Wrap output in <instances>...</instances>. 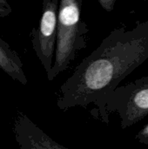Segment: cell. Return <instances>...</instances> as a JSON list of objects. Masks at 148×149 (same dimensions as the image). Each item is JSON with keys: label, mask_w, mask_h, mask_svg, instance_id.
<instances>
[{"label": "cell", "mask_w": 148, "mask_h": 149, "mask_svg": "<svg viewBox=\"0 0 148 149\" xmlns=\"http://www.w3.org/2000/svg\"><path fill=\"white\" fill-rule=\"evenodd\" d=\"M148 58V20L113 29L62 84L57 107L65 111L94 104L98 109L130 73Z\"/></svg>", "instance_id": "obj_1"}, {"label": "cell", "mask_w": 148, "mask_h": 149, "mask_svg": "<svg viewBox=\"0 0 148 149\" xmlns=\"http://www.w3.org/2000/svg\"><path fill=\"white\" fill-rule=\"evenodd\" d=\"M81 0H61L58 6L54 62L47 74L52 81L75 59L77 52L86 47V23L81 19Z\"/></svg>", "instance_id": "obj_2"}, {"label": "cell", "mask_w": 148, "mask_h": 149, "mask_svg": "<svg viewBox=\"0 0 148 149\" xmlns=\"http://www.w3.org/2000/svg\"><path fill=\"white\" fill-rule=\"evenodd\" d=\"M100 120L108 124L109 113H117L120 127L128 128L148 115V76L119 86L98 109Z\"/></svg>", "instance_id": "obj_3"}, {"label": "cell", "mask_w": 148, "mask_h": 149, "mask_svg": "<svg viewBox=\"0 0 148 149\" xmlns=\"http://www.w3.org/2000/svg\"><path fill=\"white\" fill-rule=\"evenodd\" d=\"M58 6V0H44L38 27L31 31L33 50L47 74L51 72L54 62Z\"/></svg>", "instance_id": "obj_4"}, {"label": "cell", "mask_w": 148, "mask_h": 149, "mask_svg": "<svg viewBox=\"0 0 148 149\" xmlns=\"http://www.w3.org/2000/svg\"><path fill=\"white\" fill-rule=\"evenodd\" d=\"M12 132L20 149H70L51 139L21 112L14 118Z\"/></svg>", "instance_id": "obj_5"}, {"label": "cell", "mask_w": 148, "mask_h": 149, "mask_svg": "<svg viewBox=\"0 0 148 149\" xmlns=\"http://www.w3.org/2000/svg\"><path fill=\"white\" fill-rule=\"evenodd\" d=\"M0 69L13 80L25 86L28 83L19 55L0 38Z\"/></svg>", "instance_id": "obj_6"}, {"label": "cell", "mask_w": 148, "mask_h": 149, "mask_svg": "<svg viewBox=\"0 0 148 149\" xmlns=\"http://www.w3.org/2000/svg\"><path fill=\"white\" fill-rule=\"evenodd\" d=\"M135 140H137L140 143L148 145V124L146 125L135 136Z\"/></svg>", "instance_id": "obj_7"}, {"label": "cell", "mask_w": 148, "mask_h": 149, "mask_svg": "<svg viewBox=\"0 0 148 149\" xmlns=\"http://www.w3.org/2000/svg\"><path fill=\"white\" fill-rule=\"evenodd\" d=\"M12 11L11 6L6 0H0V17H8Z\"/></svg>", "instance_id": "obj_8"}, {"label": "cell", "mask_w": 148, "mask_h": 149, "mask_svg": "<svg viewBox=\"0 0 148 149\" xmlns=\"http://www.w3.org/2000/svg\"><path fill=\"white\" fill-rule=\"evenodd\" d=\"M115 3H116V0H99V3L101 5V7L108 12L113 10Z\"/></svg>", "instance_id": "obj_9"}]
</instances>
